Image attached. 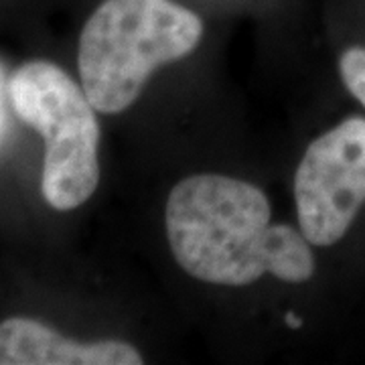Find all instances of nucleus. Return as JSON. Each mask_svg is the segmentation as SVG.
<instances>
[{
	"label": "nucleus",
	"instance_id": "obj_1",
	"mask_svg": "<svg viewBox=\"0 0 365 365\" xmlns=\"http://www.w3.org/2000/svg\"><path fill=\"white\" fill-rule=\"evenodd\" d=\"M165 220L177 262L203 282L246 287L266 272L304 282L314 272L304 234L272 225L266 195L234 177L195 175L177 182Z\"/></svg>",
	"mask_w": 365,
	"mask_h": 365
},
{
	"label": "nucleus",
	"instance_id": "obj_2",
	"mask_svg": "<svg viewBox=\"0 0 365 365\" xmlns=\"http://www.w3.org/2000/svg\"><path fill=\"white\" fill-rule=\"evenodd\" d=\"M203 23L170 0H106L79 37V78L91 106L118 114L157 67L195 49Z\"/></svg>",
	"mask_w": 365,
	"mask_h": 365
},
{
	"label": "nucleus",
	"instance_id": "obj_3",
	"mask_svg": "<svg viewBox=\"0 0 365 365\" xmlns=\"http://www.w3.org/2000/svg\"><path fill=\"white\" fill-rule=\"evenodd\" d=\"M9 91L19 118L45 138L47 203L59 211L79 207L100 182V126L83 88L55 63L33 61L14 73Z\"/></svg>",
	"mask_w": 365,
	"mask_h": 365
},
{
	"label": "nucleus",
	"instance_id": "obj_4",
	"mask_svg": "<svg viewBox=\"0 0 365 365\" xmlns=\"http://www.w3.org/2000/svg\"><path fill=\"white\" fill-rule=\"evenodd\" d=\"M300 232L333 246L365 203V120L349 118L309 144L294 177Z\"/></svg>",
	"mask_w": 365,
	"mask_h": 365
},
{
	"label": "nucleus",
	"instance_id": "obj_5",
	"mask_svg": "<svg viewBox=\"0 0 365 365\" xmlns=\"http://www.w3.org/2000/svg\"><path fill=\"white\" fill-rule=\"evenodd\" d=\"M128 343H78L31 319L0 323V365H140Z\"/></svg>",
	"mask_w": 365,
	"mask_h": 365
},
{
	"label": "nucleus",
	"instance_id": "obj_6",
	"mask_svg": "<svg viewBox=\"0 0 365 365\" xmlns=\"http://www.w3.org/2000/svg\"><path fill=\"white\" fill-rule=\"evenodd\" d=\"M341 78L345 88L365 106V49L351 47L341 57Z\"/></svg>",
	"mask_w": 365,
	"mask_h": 365
},
{
	"label": "nucleus",
	"instance_id": "obj_7",
	"mask_svg": "<svg viewBox=\"0 0 365 365\" xmlns=\"http://www.w3.org/2000/svg\"><path fill=\"white\" fill-rule=\"evenodd\" d=\"M4 130V106H2V69H0V136Z\"/></svg>",
	"mask_w": 365,
	"mask_h": 365
},
{
	"label": "nucleus",
	"instance_id": "obj_8",
	"mask_svg": "<svg viewBox=\"0 0 365 365\" xmlns=\"http://www.w3.org/2000/svg\"><path fill=\"white\" fill-rule=\"evenodd\" d=\"M287 323L290 329H300V325H302V321L294 313H287Z\"/></svg>",
	"mask_w": 365,
	"mask_h": 365
}]
</instances>
